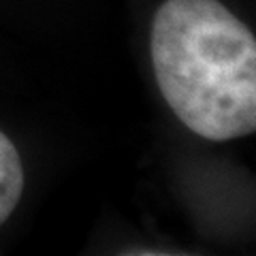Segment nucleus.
Segmentation results:
<instances>
[{
    "instance_id": "f257e3e1",
    "label": "nucleus",
    "mask_w": 256,
    "mask_h": 256,
    "mask_svg": "<svg viewBox=\"0 0 256 256\" xmlns=\"http://www.w3.org/2000/svg\"><path fill=\"white\" fill-rule=\"evenodd\" d=\"M152 64L166 105L198 137L256 128V41L218 0H166L152 24Z\"/></svg>"
},
{
    "instance_id": "f03ea898",
    "label": "nucleus",
    "mask_w": 256,
    "mask_h": 256,
    "mask_svg": "<svg viewBox=\"0 0 256 256\" xmlns=\"http://www.w3.org/2000/svg\"><path fill=\"white\" fill-rule=\"evenodd\" d=\"M24 192V166L18 150L0 132V224L18 207Z\"/></svg>"
}]
</instances>
